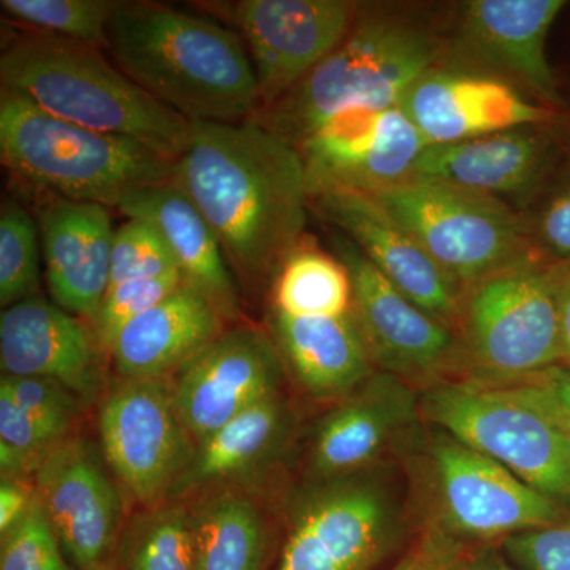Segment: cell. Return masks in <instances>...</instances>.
Here are the masks:
<instances>
[{
    "mask_svg": "<svg viewBox=\"0 0 570 570\" xmlns=\"http://www.w3.org/2000/svg\"><path fill=\"white\" fill-rule=\"evenodd\" d=\"M403 510L381 466L306 482L288 510L276 570H371L395 546Z\"/></svg>",
    "mask_w": 570,
    "mask_h": 570,
    "instance_id": "9",
    "label": "cell"
},
{
    "mask_svg": "<svg viewBox=\"0 0 570 570\" xmlns=\"http://www.w3.org/2000/svg\"><path fill=\"white\" fill-rule=\"evenodd\" d=\"M0 570H77L63 553L39 499L14 527L0 534Z\"/></svg>",
    "mask_w": 570,
    "mask_h": 570,
    "instance_id": "35",
    "label": "cell"
},
{
    "mask_svg": "<svg viewBox=\"0 0 570 570\" xmlns=\"http://www.w3.org/2000/svg\"><path fill=\"white\" fill-rule=\"evenodd\" d=\"M36 501L33 479L0 480V534L14 527Z\"/></svg>",
    "mask_w": 570,
    "mask_h": 570,
    "instance_id": "42",
    "label": "cell"
},
{
    "mask_svg": "<svg viewBox=\"0 0 570 570\" xmlns=\"http://www.w3.org/2000/svg\"><path fill=\"white\" fill-rule=\"evenodd\" d=\"M491 385L508 389L520 400L549 415L570 434V367L554 365L520 381Z\"/></svg>",
    "mask_w": 570,
    "mask_h": 570,
    "instance_id": "39",
    "label": "cell"
},
{
    "mask_svg": "<svg viewBox=\"0 0 570 570\" xmlns=\"http://www.w3.org/2000/svg\"><path fill=\"white\" fill-rule=\"evenodd\" d=\"M333 247L351 275L352 313L376 370L414 387L442 381L459 358L452 328L397 291L346 236H333Z\"/></svg>",
    "mask_w": 570,
    "mask_h": 570,
    "instance_id": "13",
    "label": "cell"
},
{
    "mask_svg": "<svg viewBox=\"0 0 570 570\" xmlns=\"http://www.w3.org/2000/svg\"><path fill=\"white\" fill-rule=\"evenodd\" d=\"M564 7L562 0H472L464 7L461 39L480 61L557 104L547 37Z\"/></svg>",
    "mask_w": 570,
    "mask_h": 570,
    "instance_id": "24",
    "label": "cell"
},
{
    "mask_svg": "<svg viewBox=\"0 0 570 570\" xmlns=\"http://www.w3.org/2000/svg\"><path fill=\"white\" fill-rule=\"evenodd\" d=\"M400 107L428 146L538 126L553 116L498 78L438 67L411 86Z\"/></svg>",
    "mask_w": 570,
    "mask_h": 570,
    "instance_id": "20",
    "label": "cell"
},
{
    "mask_svg": "<svg viewBox=\"0 0 570 570\" xmlns=\"http://www.w3.org/2000/svg\"><path fill=\"white\" fill-rule=\"evenodd\" d=\"M420 419V393L414 385L374 371L318 420L307 449L306 482L379 466L390 449L414 436Z\"/></svg>",
    "mask_w": 570,
    "mask_h": 570,
    "instance_id": "17",
    "label": "cell"
},
{
    "mask_svg": "<svg viewBox=\"0 0 570 570\" xmlns=\"http://www.w3.org/2000/svg\"><path fill=\"white\" fill-rule=\"evenodd\" d=\"M438 58L436 36L423 26L358 10L336 50L254 121L298 148L341 112L400 107Z\"/></svg>",
    "mask_w": 570,
    "mask_h": 570,
    "instance_id": "4",
    "label": "cell"
},
{
    "mask_svg": "<svg viewBox=\"0 0 570 570\" xmlns=\"http://www.w3.org/2000/svg\"><path fill=\"white\" fill-rule=\"evenodd\" d=\"M111 62L190 122H243L261 111L245 40L209 18L151 2H121L108 26Z\"/></svg>",
    "mask_w": 570,
    "mask_h": 570,
    "instance_id": "2",
    "label": "cell"
},
{
    "mask_svg": "<svg viewBox=\"0 0 570 570\" xmlns=\"http://www.w3.org/2000/svg\"><path fill=\"white\" fill-rule=\"evenodd\" d=\"M295 414L283 393L266 397L195 444L168 501L187 502L217 490H245L283 460Z\"/></svg>",
    "mask_w": 570,
    "mask_h": 570,
    "instance_id": "22",
    "label": "cell"
},
{
    "mask_svg": "<svg viewBox=\"0 0 570 570\" xmlns=\"http://www.w3.org/2000/svg\"><path fill=\"white\" fill-rule=\"evenodd\" d=\"M40 228L10 198L0 209V305L2 309L40 295Z\"/></svg>",
    "mask_w": 570,
    "mask_h": 570,
    "instance_id": "32",
    "label": "cell"
},
{
    "mask_svg": "<svg viewBox=\"0 0 570 570\" xmlns=\"http://www.w3.org/2000/svg\"><path fill=\"white\" fill-rule=\"evenodd\" d=\"M0 156L55 195L116 208L126 195L171 181L175 164L129 138L97 132L0 91Z\"/></svg>",
    "mask_w": 570,
    "mask_h": 570,
    "instance_id": "5",
    "label": "cell"
},
{
    "mask_svg": "<svg viewBox=\"0 0 570 570\" xmlns=\"http://www.w3.org/2000/svg\"><path fill=\"white\" fill-rule=\"evenodd\" d=\"M170 275H181V272L164 236L153 224L142 219H127L115 230L110 287L127 281Z\"/></svg>",
    "mask_w": 570,
    "mask_h": 570,
    "instance_id": "33",
    "label": "cell"
},
{
    "mask_svg": "<svg viewBox=\"0 0 570 570\" xmlns=\"http://www.w3.org/2000/svg\"><path fill=\"white\" fill-rule=\"evenodd\" d=\"M373 197L461 291L530 253L519 217L490 195L411 176Z\"/></svg>",
    "mask_w": 570,
    "mask_h": 570,
    "instance_id": "10",
    "label": "cell"
},
{
    "mask_svg": "<svg viewBox=\"0 0 570 570\" xmlns=\"http://www.w3.org/2000/svg\"><path fill=\"white\" fill-rule=\"evenodd\" d=\"M354 292L346 265L317 247L296 246L275 281L273 309L295 317H337L352 313Z\"/></svg>",
    "mask_w": 570,
    "mask_h": 570,
    "instance_id": "29",
    "label": "cell"
},
{
    "mask_svg": "<svg viewBox=\"0 0 570 570\" xmlns=\"http://www.w3.org/2000/svg\"><path fill=\"white\" fill-rule=\"evenodd\" d=\"M104 354L91 324L52 299L32 296L0 314L2 374L51 379L86 407L99 403L108 387Z\"/></svg>",
    "mask_w": 570,
    "mask_h": 570,
    "instance_id": "19",
    "label": "cell"
},
{
    "mask_svg": "<svg viewBox=\"0 0 570 570\" xmlns=\"http://www.w3.org/2000/svg\"><path fill=\"white\" fill-rule=\"evenodd\" d=\"M273 340L296 382L321 400H340L376 371L354 313L295 317L272 309Z\"/></svg>",
    "mask_w": 570,
    "mask_h": 570,
    "instance_id": "26",
    "label": "cell"
},
{
    "mask_svg": "<svg viewBox=\"0 0 570 570\" xmlns=\"http://www.w3.org/2000/svg\"><path fill=\"white\" fill-rule=\"evenodd\" d=\"M459 570H517L512 561L502 553L499 547L489 546L469 547L461 558Z\"/></svg>",
    "mask_w": 570,
    "mask_h": 570,
    "instance_id": "44",
    "label": "cell"
},
{
    "mask_svg": "<svg viewBox=\"0 0 570 570\" xmlns=\"http://www.w3.org/2000/svg\"><path fill=\"white\" fill-rule=\"evenodd\" d=\"M184 284L181 275L149 277V279L127 281L108 288L102 305L92 321L94 335L105 354L115 343L116 336L127 324L159 305Z\"/></svg>",
    "mask_w": 570,
    "mask_h": 570,
    "instance_id": "36",
    "label": "cell"
},
{
    "mask_svg": "<svg viewBox=\"0 0 570 570\" xmlns=\"http://www.w3.org/2000/svg\"><path fill=\"white\" fill-rule=\"evenodd\" d=\"M0 390L9 393L18 406L59 442L73 436V428L86 409L80 397L51 379L2 374Z\"/></svg>",
    "mask_w": 570,
    "mask_h": 570,
    "instance_id": "34",
    "label": "cell"
},
{
    "mask_svg": "<svg viewBox=\"0 0 570 570\" xmlns=\"http://www.w3.org/2000/svg\"><path fill=\"white\" fill-rule=\"evenodd\" d=\"M116 208L127 219L153 224L164 236L184 284L198 292L227 324L242 318V299L230 265L202 213L174 183L134 190Z\"/></svg>",
    "mask_w": 570,
    "mask_h": 570,
    "instance_id": "23",
    "label": "cell"
},
{
    "mask_svg": "<svg viewBox=\"0 0 570 570\" xmlns=\"http://www.w3.org/2000/svg\"><path fill=\"white\" fill-rule=\"evenodd\" d=\"M420 407L431 426L570 508V434L538 407L472 379L428 385Z\"/></svg>",
    "mask_w": 570,
    "mask_h": 570,
    "instance_id": "8",
    "label": "cell"
},
{
    "mask_svg": "<svg viewBox=\"0 0 570 570\" xmlns=\"http://www.w3.org/2000/svg\"><path fill=\"white\" fill-rule=\"evenodd\" d=\"M501 550L527 570H570V510L554 523L502 540Z\"/></svg>",
    "mask_w": 570,
    "mask_h": 570,
    "instance_id": "37",
    "label": "cell"
},
{
    "mask_svg": "<svg viewBox=\"0 0 570 570\" xmlns=\"http://www.w3.org/2000/svg\"><path fill=\"white\" fill-rule=\"evenodd\" d=\"M187 505L197 570H265L269 528L249 491H212Z\"/></svg>",
    "mask_w": 570,
    "mask_h": 570,
    "instance_id": "28",
    "label": "cell"
},
{
    "mask_svg": "<svg viewBox=\"0 0 570 570\" xmlns=\"http://www.w3.org/2000/svg\"><path fill=\"white\" fill-rule=\"evenodd\" d=\"M171 183L205 217L246 284L279 269L299 245L311 205L305 160L254 119L190 124Z\"/></svg>",
    "mask_w": 570,
    "mask_h": 570,
    "instance_id": "1",
    "label": "cell"
},
{
    "mask_svg": "<svg viewBox=\"0 0 570 570\" xmlns=\"http://www.w3.org/2000/svg\"><path fill=\"white\" fill-rule=\"evenodd\" d=\"M33 487L75 569L100 570L116 560L129 519L99 442L77 434L63 441L37 469Z\"/></svg>",
    "mask_w": 570,
    "mask_h": 570,
    "instance_id": "12",
    "label": "cell"
},
{
    "mask_svg": "<svg viewBox=\"0 0 570 570\" xmlns=\"http://www.w3.org/2000/svg\"><path fill=\"white\" fill-rule=\"evenodd\" d=\"M539 236L547 249L570 262V187L554 195L539 220Z\"/></svg>",
    "mask_w": 570,
    "mask_h": 570,
    "instance_id": "41",
    "label": "cell"
},
{
    "mask_svg": "<svg viewBox=\"0 0 570 570\" xmlns=\"http://www.w3.org/2000/svg\"><path fill=\"white\" fill-rule=\"evenodd\" d=\"M420 483L426 528L463 547L489 546L561 520L570 508L540 493L441 428L425 438Z\"/></svg>",
    "mask_w": 570,
    "mask_h": 570,
    "instance_id": "7",
    "label": "cell"
},
{
    "mask_svg": "<svg viewBox=\"0 0 570 570\" xmlns=\"http://www.w3.org/2000/svg\"><path fill=\"white\" fill-rule=\"evenodd\" d=\"M460 322L472 381L505 384L561 365L557 273L530 253L468 287Z\"/></svg>",
    "mask_w": 570,
    "mask_h": 570,
    "instance_id": "6",
    "label": "cell"
},
{
    "mask_svg": "<svg viewBox=\"0 0 570 570\" xmlns=\"http://www.w3.org/2000/svg\"><path fill=\"white\" fill-rule=\"evenodd\" d=\"M116 562L121 570H197L189 505L167 501L129 517Z\"/></svg>",
    "mask_w": 570,
    "mask_h": 570,
    "instance_id": "30",
    "label": "cell"
},
{
    "mask_svg": "<svg viewBox=\"0 0 570 570\" xmlns=\"http://www.w3.org/2000/svg\"><path fill=\"white\" fill-rule=\"evenodd\" d=\"M284 362L275 340L249 325L225 330L170 377L179 419L195 444L281 392Z\"/></svg>",
    "mask_w": 570,
    "mask_h": 570,
    "instance_id": "16",
    "label": "cell"
},
{
    "mask_svg": "<svg viewBox=\"0 0 570 570\" xmlns=\"http://www.w3.org/2000/svg\"><path fill=\"white\" fill-rule=\"evenodd\" d=\"M100 570H121V568H119L118 562H116V560H115V561L110 562V564L105 566V568H102Z\"/></svg>",
    "mask_w": 570,
    "mask_h": 570,
    "instance_id": "45",
    "label": "cell"
},
{
    "mask_svg": "<svg viewBox=\"0 0 570 570\" xmlns=\"http://www.w3.org/2000/svg\"><path fill=\"white\" fill-rule=\"evenodd\" d=\"M225 324L204 296L183 284L124 326L108 356L118 377H171L223 335Z\"/></svg>",
    "mask_w": 570,
    "mask_h": 570,
    "instance_id": "25",
    "label": "cell"
},
{
    "mask_svg": "<svg viewBox=\"0 0 570 570\" xmlns=\"http://www.w3.org/2000/svg\"><path fill=\"white\" fill-rule=\"evenodd\" d=\"M560 311L561 365L570 367V262L554 265Z\"/></svg>",
    "mask_w": 570,
    "mask_h": 570,
    "instance_id": "43",
    "label": "cell"
},
{
    "mask_svg": "<svg viewBox=\"0 0 570 570\" xmlns=\"http://www.w3.org/2000/svg\"><path fill=\"white\" fill-rule=\"evenodd\" d=\"M97 428L121 489L141 509L167 502L195 449L176 411L170 377L112 379L99 401Z\"/></svg>",
    "mask_w": 570,
    "mask_h": 570,
    "instance_id": "11",
    "label": "cell"
},
{
    "mask_svg": "<svg viewBox=\"0 0 570 570\" xmlns=\"http://www.w3.org/2000/svg\"><path fill=\"white\" fill-rule=\"evenodd\" d=\"M121 2L111 0H2L14 21L41 33L107 50L108 26Z\"/></svg>",
    "mask_w": 570,
    "mask_h": 570,
    "instance_id": "31",
    "label": "cell"
},
{
    "mask_svg": "<svg viewBox=\"0 0 570 570\" xmlns=\"http://www.w3.org/2000/svg\"><path fill=\"white\" fill-rule=\"evenodd\" d=\"M546 164V141L532 134L531 127H523L474 140L426 146L412 176L494 197L530 189Z\"/></svg>",
    "mask_w": 570,
    "mask_h": 570,
    "instance_id": "27",
    "label": "cell"
},
{
    "mask_svg": "<svg viewBox=\"0 0 570 570\" xmlns=\"http://www.w3.org/2000/svg\"><path fill=\"white\" fill-rule=\"evenodd\" d=\"M3 91L97 132L129 138L176 163L186 151L190 121L127 78L100 48L28 32L0 56Z\"/></svg>",
    "mask_w": 570,
    "mask_h": 570,
    "instance_id": "3",
    "label": "cell"
},
{
    "mask_svg": "<svg viewBox=\"0 0 570 570\" xmlns=\"http://www.w3.org/2000/svg\"><path fill=\"white\" fill-rule=\"evenodd\" d=\"M39 228L52 302L92 324L110 287V208L55 197L40 209Z\"/></svg>",
    "mask_w": 570,
    "mask_h": 570,
    "instance_id": "21",
    "label": "cell"
},
{
    "mask_svg": "<svg viewBox=\"0 0 570 570\" xmlns=\"http://www.w3.org/2000/svg\"><path fill=\"white\" fill-rule=\"evenodd\" d=\"M466 549L448 535L426 528L414 549L390 570H459Z\"/></svg>",
    "mask_w": 570,
    "mask_h": 570,
    "instance_id": "40",
    "label": "cell"
},
{
    "mask_svg": "<svg viewBox=\"0 0 570 570\" xmlns=\"http://www.w3.org/2000/svg\"><path fill=\"white\" fill-rule=\"evenodd\" d=\"M227 10L249 51L262 112L336 50L360 7L347 0H239Z\"/></svg>",
    "mask_w": 570,
    "mask_h": 570,
    "instance_id": "14",
    "label": "cell"
},
{
    "mask_svg": "<svg viewBox=\"0 0 570 570\" xmlns=\"http://www.w3.org/2000/svg\"><path fill=\"white\" fill-rule=\"evenodd\" d=\"M0 444L22 456L36 474L45 459L62 442L18 406L9 393L0 390Z\"/></svg>",
    "mask_w": 570,
    "mask_h": 570,
    "instance_id": "38",
    "label": "cell"
},
{
    "mask_svg": "<svg viewBox=\"0 0 570 570\" xmlns=\"http://www.w3.org/2000/svg\"><path fill=\"white\" fill-rule=\"evenodd\" d=\"M311 204L415 305L450 328L460 324L464 295L460 285L373 195L324 189L311 195Z\"/></svg>",
    "mask_w": 570,
    "mask_h": 570,
    "instance_id": "18",
    "label": "cell"
},
{
    "mask_svg": "<svg viewBox=\"0 0 570 570\" xmlns=\"http://www.w3.org/2000/svg\"><path fill=\"white\" fill-rule=\"evenodd\" d=\"M426 146L403 108H363L330 119L298 151L311 195L324 189L374 195L411 178Z\"/></svg>",
    "mask_w": 570,
    "mask_h": 570,
    "instance_id": "15",
    "label": "cell"
}]
</instances>
